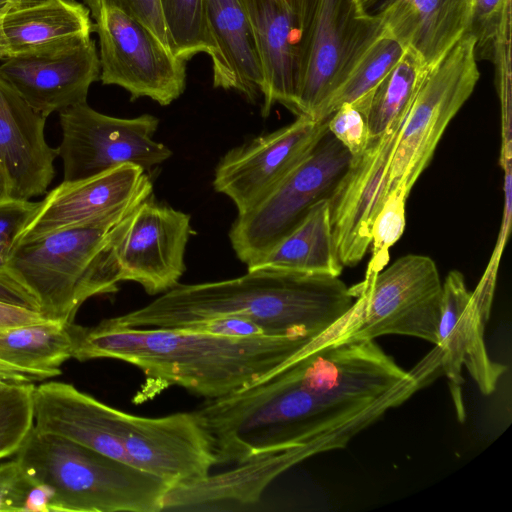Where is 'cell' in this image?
<instances>
[{
	"instance_id": "obj_39",
	"label": "cell",
	"mask_w": 512,
	"mask_h": 512,
	"mask_svg": "<svg viewBox=\"0 0 512 512\" xmlns=\"http://www.w3.org/2000/svg\"><path fill=\"white\" fill-rule=\"evenodd\" d=\"M11 6L12 3H7L5 6L0 7V61H4L10 56L8 41L4 31V17Z\"/></svg>"
},
{
	"instance_id": "obj_7",
	"label": "cell",
	"mask_w": 512,
	"mask_h": 512,
	"mask_svg": "<svg viewBox=\"0 0 512 512\" xmlns=\"http://www.w3.org/2000/svg\"><path fill=\"white\" fill-rule=\"evenodd\" d=\"M350 161V153L327 130L259 204L237 215L229 240L238 259L247 266L260 260L314 204L329 199Z\"/></svg>"
},
{
	"instance_id": "obj_2",
	"label": "cell",
	"mask_w": 512,
	"mask_h": 512,
	"mask_svg": "<svg viewBox=\"0 0 512 512\" xmlns=\"http://www.w3.org/2000/svg\"><path fill=\"white\" fill-rule=\"evenodd\" d=\"M326 332L315 337H236L181 328L125 327L105 319L92 327L78 325L73 358L120 360L136 366L149 381L211 400L272 374Z\"/></svg>"
},
{
	"instance_id": "obj_41",
	"label": "cell",
	"mask_w": 512,
	"mask_h": 512,
	"mask_svg": "<svg viewBox=\"0 0 512 512\" xmlns=\"http://www.w3.org/2000/svg\"><path fill=\"white\" fill-rule=\"evenodd\" d=\"M8 1L14 5H23V4L34 3L37 1H42V0H8Z\"/></svg>"
},
{
	"instance_id": "obj_28",
	"label": "cell",
	"mask_w": 512,
	"mask_h": 512,
	"mask_svg": "<svg viewBox=\"0 0 512 512\" xmlns=\"http://www.w3.org/2000/svg\"><path fill=\"white\" fill-rule=\"evenodd\" d=\"M33 383H0V460L15 455L34 426Z\"/></svg>"
},
{
	"instance_id": "obj_30",
	"label": "cell",
	"mask_w": 512,
	"mask_h": 512,
	"mask_svg": "<svg viewBox=\"0 0 512 512\" xmlns=\"http://www.w3.org/2000/svg\"><path fill=\"white\" fill-rule=\"evenodd\" d=\"M408 196L404 188H394L375 217L371 227V257L365 274H377L388 264L390 248L401 238L405 229Z\"/></svg>"
},
{
	"instance_id": "obj_21",
	"label": "cell",
	"mask_w": 512,
	"mask_h": 512,
	"mask_svg": "<svg viewBox=\"0 0 512 512\" xmlns=\"http://www.w3.org/2000/svg\"><path fill=\"white\" fill-rule=\"evenodd\" d=\"M215 44L213 86L234 90L249 101L261 95L263 77L252 29L241 0H204Z\"/></svg>"
},
{
	"instance_id": "obj_8",
	"label": "cell",
	"mask_w": 512,
	"mask_h": 512,
	"mask_svg": "<svg viewBox=\"0 0 512 512\" xmlns=\"http://www.w3.org/2000/svg\"><path fill=\"white\" fill-rule=\"evenodd\" d=\"M363 307L348 340L405 335L437 343L442 282L428 256L408 254L355 285Z\"/></svg>"
},
{
	"instance_id": "obj_33",
	"label": "cell",
	"mask_w": 512,
	"mask_h": 512,
	"mask_svg": "<svg viewBox=\"0 0 512 512\" xmlns=\"http://www.w3.org/2000/svg\"><path fill=\"white\" fill-rule=\"evenodd\" d=\"M83 4L90 10L92 19L105 6L123 10L144 25L170 50L159 0H83Z\"/></svg>"
},
{
	"instance_id": "obj_4",
	"label": "cell",
	"mask_w": 512,
	"mask_h": 512,
	"mask_svg": "<svg viewBox=\"0 0 512 512\" xmlns=\"http://www.w3.org/2000/svg\"><path fill=\"white\" fill-rule=\"evenodd\" d=\"M15 460L51 490V512H161L170 489L157 476L34 426Z\"/></svg>"
},
{
	"instance_id": "obj_42",
	"label": "cell",
	"mask_w": 512,
	"mask_h": 512,
	"mask_svg": "<svg viewBox=\"0 0 512 512\" xmlns=\"http://www.w3.org/2000/svg\"><path fill=\"white\" fill-rule=\"evenodd\" d=\"M7 3H11L8 0H0V7L5 6Z\"/></svg>"
},
{
	"instance_id": "obj_11",
	"label": "cell",
	"mask_w": 512,
	"mask_h": 512,
	"mask_svg": "<svg viewBox=\"0 0 512 512\" xmlns=\"http://www.w3.org/2000/svg\"><path fill=\"white\" fill-rule=\"evenodd\" d=\"M190 235V215L151 195L111 228L106 252L120 282L162 294L179 284Z\"/></svg>"
},
{
	"instance_id": "obj_29",
	"label": "cell",
	"mask_w": 512,
	"mask_h": 512,
	"mask_svg": "<svg viewBox=\"0 0 512 512\" xmlns=\"http://www.w3.org/2000/svg\"><path fill=\"white\" fill-rule=\"evenodd\" d=\"M467 32L475 38L476 59L493 61L499 47L511 38V0H472Z\"/></svg>"
},
{
	"instance_id": "obj_13",
	"label": "cell",
	"mask_w": 512,
	"mask_h": 512,
	"mask_svg": "<svg viewBox=\"0 0 512 512\" xmlns=\"http://www.w3.org/2000/svg\"><path fill=\"white\" fill-rule=\"evenodd\" d=\"M327 131V120L299 115L292 123L229 150L218 162L213 187L238 214L259 204Z\"/></svg>"
},
{
	"instance_id": "obj_34",
	"label": "cell",
	"mask_w": 512,
	"mask_h": 512,
	"mask_svg": "<svg viewBox=\"0 0 512 512\" xmlns=\"http://www.w3.org/2000/svg\"><path fill=\"white\" fill-rule=\"evenodd\" d=\"M34 482L14 459L0 465V512H24Z\"/></svg>"
},
{
	"instance_id": "obj_16",
	"label": "cell",
	"mask_w": 512,
	"mask_h": 512,
	"mask_svg": "<svg viewBox=\"0 0 512 512\" xmlns=\"http://www.w3.org/2000/svg\"><path fill=\"white\" fill-rule=\"evenodd\" d=\"M0 75L46 118L86 103L100 77V61L91 37H80L13 55L0 65Z\"/></svg>"
},
{
	"instance_id": "obj_19",
	"label": "cell",
	"mask_w": 512,
	"mask_h": 512,
	"mask_svg": "<svg viewBox=\"0 0 512 512\" xmlns=\"http://www.w3.org/2000/svg\"><path fill=\"white\" fill-rule=\"evenodd\" d=\"M45 122L0 75V167L9 197L30 200L42 195L55 176L58 149L46 142Z\"/></svg>"
},
{
	"instance_id": "obj_22",
	"label": "cell",
	"mask_w": 512,
	"mask_h": 512,
	"mask_svg": "<svg viewBox=\"0 0 512 512\" xmlns=\"http://www.w3.org/2000/svg\"><path fill=\"white\" fill-rule=\"evenodd\" d=\"M344 266L334 241L329 199L314 204L303 219L247 270L277 271L339 277Z\"/></svg>"
},
{
	"instance_id": "obj_31",
	"label": "cell",
	"mask_w": 512,
	"mask_h": 512,
	"mask_svg": "<svg viewBox=\"0 0 512 512\" xmlns=\"http://www.w3.org/2000/svg\"><path fill=\"white\" fill-rule=\"evenodd\" d=\"M39 202L7 197L0 199V272H9L10 257Z\"/></svg>"
},
{
	"instance_id": "obj_3",
	"label": "cell",
	"mask_w": 512,
	"mask_h": 512,
	"mask_svg": "<svg viewBox=\"0 0 512 512\" xmlns=\"http://www.w3.org/2000/svg\"><path fill=\"white\" fill-rule=\"evenodd\" d=\"M356 297L339 277L252 269L232 279L178 284L148 304L109 318L120 326L172 328L221 316L258 325L265 335L323 334L353 307Z\"/></svg>"
},
{
	"instance_id": "obj_25",
	"label": "cell",
	"mask_w": 512,
	"mask_h": 512,
	"mask_svg": "<svg viewBox=\"0 0 512 512\" xmlns=\"http://www.w3.org/2000/svg\"><path fill=\"white\" fill-rule=\"evenodd\" d=\"M404 51L405 48L384 28L355 58L312 119L327 120L344 103H352L366 113L373 90L397 64Z\"/></svg>"
},
{
	"instance_id": "obj_10",
	"label": "cell",
	"mask_w": 512,
	"mask_h": 512,
	"mask_svg": "<svg viewBox=\"0 0 512 512\" xmlns=\"http://www.w3.org/2000/svg\"><path fill=\"white\" fill-rule=\"evenodd\" d=\"M59 115L62 140L57 149L64 182L89 178L124 164L148 171L172 155L166 145L153 139L159 124L153 115L118 118L94 110L87 102Z\"/></svg>"
},
{
	"instance_id": "obj_36",
	"label": "cell",
	"mask_w": 512,
	"mask_h": 512,
	"mask_svg": "<svg viewBox=\"0 0 512 512\" xmlns=\"http://www.w3.org/2000/svg\"><path fill=\"white\" fill-rule=\"evenodd\" d=\"M48 320L37 310L0 301V332Z\"/></svg>"
},
{
	"instance_id": "obj_23",
	"label": "cell",
	"mask_w": 512,
	"mask_h": 512,
	"mask_svg": "<svg viewBox=\"0 0 512 512\" xmlns=\"http://www.w3.org/2000/svg\"><path fill=\"white\" fill-rule=\"evenodd\" d=\"M10 56L80 37H91L90 10L76 0L14 5L4 17Z\"/></svg>"
},
{
	"instance_id": "obj_20",
	"label": "cell",
	"mask_w": 512,
	"mask_h": 512,
	"mask_svg": "<svg viewBox=\"0 0 512 512\" xmlns=\"http://www.w3.org/2000/svg\"><path fill=\"white\" fill-rule=\"evenodd\" d=\"M404 48L431 68L468 31L472 0H360Z\"/></svg>"
},
{
	"instance_id": "obj_40",
	"label": "cell",
	"mask_w": 512,
	"mask_h": 512,
	"mask_svg": "<svg viewBox=\"0 0 512 512\" xmlns=\"http://www.w3.org/2000/svg\"><path fill=\"white\" fill-rule=\"evenodd\" d=\"M9 197V189L6 177L0 167V199Z\"/></svg>"
},
{
	"instance_id": "obj_1",
	"label": "cell",
	"mask_w": 512,
	"mask_h": 512,
	"mask_svg": "<svg viewBox=\"0 0 512 512\" xmlns=\"http://www.w3.org/2000/svg\"><path fill=\"white\" fill-rule=\"evenodd\" d=\"M287 364L194 410L210 437L216 465L237 464L281 450L294 451L305 460L343 448L389 409L430 383L428 372L414 367L412 379L376 401H344L310 390L292 375Z\"/></svg>"
},
{
	"instance_id": "obj_35",
	"label": "cell",
	"mask_w": 512,
	"mask_h": 512,
	"mask_svg": "<svg viewBox=\"0 0 512 512\" xmlns=\"http://www.w3.org/2000/svg\"><path fill=\"white\" fill-rule=\"evenodd\" d=\"M172 328L236 337L265 335L263 330L255 323L236 316L203 319Z\"/></svg>"
},
{
	"instance_id": "obj_17",
	"label": "cell",
	"mask_w": 512,
	"mask_h": 512,
	"mask_svg": "<svg viewBox=\"0 0 512 512\" xmlns=\"http://www.w3.org/2000/svg\"><path fill=\"white\" fill-rule=\"evenodd\" d=\"M142 167L124 164L95 176L60 183L39 202L20 240L56 230L121 220L152 195V182Z\"/></svg>"
},
{
	"instance_id": "obj_9",
	"label": "cell",
	"mask_w": 512,
	"mask_h": 512,
	"mask_svg": "<svg viewBox=\"0 0 512 512\" xmlns=\"http://www.w3.org/2000/svg\"><path fill=\"white\" fill-rule=\"evenodd\" d=\"M383 29L360 0H307L295 115L312 118L355 58Z\"/></svg>"
},
{
	"instance_id": "obj_5",
	"label": "cell",
	"mask_w": 512,
	"mask_h": 512,
	"mask_svg": "<svg viewBox=\"0 0 512 512\" xmlns=\"http://www.w3.org/2000/svg\"><path fill=\"white\" fill-rule=\"evenodd\" d=\"M117 222L68 227L17 243L8 271L47 319L73 322L86 300L118 290L105 250Z\"/></svg>"
},
{
	"instance_id": "obj_18",
	"label": "cell",
	"mask_w": 512,
	"mask_h": 512,
	"mask_svg": "<svg viewBox=\"0 0 512 512\" xmlns=\"http://www.w3.org/2000/svg\"><path fill=\"white\" fill-rule=\"evenodd\" d=\"M259 58L261 114L278 103L296 114V93L307 0H241Z\"/></svg>"
},
{
	"instance_id": "obj_15",
	"label": "cell",
	"mask_w": 512,
	"mask_h": 512,
	"mask_svg": "<svg viewBox=\"0 0 512 512\" xmlns=\"http://www.w3.org/2000/svg\"><path fill=\"white\" fill-rule=\"evenodd\" d=\"M405 118V117H404ZM404 118L370 138L329 197L331 229L343 266L357 265L366 255L372 223L389 193V165Z\"/></svg>"
},
{
	"instance_id": "obj_12",
	"label": "cell",
	"mask_w": 512,
	"mask_h": 512,
	"mask_svg": "<svg viewBox=\"0 0 512 512\" xmlns=\"http://www.w3.org/2000/svg\"><path fill=\"white\" fill-rule=\"evenodd\" d=\"M94 20L99 79L104 85L125 89L131 101L147 97L161 106L182 95L187 61L173 55L144 25L117 7L101 8Z\"/></svg>"
},
{
	"instance_id": "obj_27",
	"label": "cell",
	"mask_w": 512,
	"mask_h": 512,
	"mask_svg": "<svg viewBox=\"0 0 512 512\" xmlns=\"http://www.w3.org/2000/svg\"><path fill=\"white\" fill-rule=\"evenodd\" d=\"M173 55L185 61L198 53L215 54L204 0H159Z\"/></svg>"
},
{
	"instance_id": "obj_14",
	"label": "cell",
	"mask_w": 512,
	"mask_h": 512,
	"mask_svg": "<svg viewBox=\"0 0 512 512\" xmlns=\"http://www.w3.org/2000/svg\"><path fill=\"white\" fill-rule=\"evenodd\" d=\"M491 304L480 300L467 289L463 274L448 273L442 283L441 313L435 349L440 368L449 381V389L457 418L464 422L462 368L474 379L480 392L490 395L506 371V366L494 362L488 355L484 330Z\"/></svg>"
},
{
	"instance_id": "obj_43",
	"label": "cell",
	"mask_w": 512,
	"mask_h": 512,
	"mask_svg": "<svg viewBox=\"0 0 512 512\" xmlns=\"http://www.w3.org/2000/svg\"><path fill=\"white\" fill-rule=\"evenodd\" d=\"M3 382H4V381H1V380H0V383H3ZM7 383H8V382H7Z\"/></svg>"
},
{
	"instance_id": "obj_26",
	"label": "cell",
	"mask_w": 512,
	"mask_h": 512,
	"mask_svg": "<svg viewBox=\"0 0 512 512\" xmlns=\"http://www.w3.org/2000/svg\"><path fill=\"white\" fill-rule=\"evenodd\" d=\"M428 69L414 50L405 48L400 60L370 96L366 111L370 138L406 116Z\"/></svg>"
},
{
	"instance_id": "obj_24",
	"label": "cell",
	"mask_w": 512,
	"mask_h": 512,
	"mask_svg": "<svg viewBox=\"0 0 512 512\" xmlns=\"http://www.w3.org/2000/svg\"><path fill=\"white\" fill-rule=\"evenodd\" d=\"M78 325L45 320L0 332V361L45 380L73 358Z\"/></svg>"
},
{
	"instance_id": "obj_32",
	"label": "cell",
	"mask_w": 512,
	"mask_h": 512,
	"mask_svg": "<svg viewBox=\"0 0 512 512\" xmlns=\"http://www.w3.org/2000/svg\"><path fill=\"white\" fill-rule=\"evenodd\" d=\"M327 130L350 153L359 156L370 141V133L364 113L352 103H344L327 119Z\"/></svg>"
},
{
	"instance_id": "obj_38",
	"label": "cell",
	"mask_w": 512,
	"mask_h": 512,
	"mask_svg": "<svg viewBox=\"0 0 512 512\" xmlns=\"http://www.w3.org/2000/svg\"><path fill=\"white\" fill-rule=\"evenodd\" d=\"M0 380L8 383H33L35 381H42L40 377L22 371L2 361H0Z\"/></svg>"
},
{
	"instance_id": "obj_6",
	"label": "cell",
	"mask_w": 512,
	"mask_h": 512,
	"mask_svg": "<svg viewBox=\"0 0 512 512\" xmlns=\"http://www.w3.org/2000/svg\"><path fill=\"white\" fill-rule=\"evenodd\" d=\"M475 38L466 32L428 69L399 129L389 165L390 192L410 193L447 126L471 96L480 72ZM390 194V193H389Z\"/></svg>"
},
{
	"instance_id": "obj_37",
	"label": "cell",
	"mask_w": 512,
	"mask_h": 512,
	"mask_svg": "<svg viewBox=\"0 0 512 512\" xmlns=\"http://www.w3.org/2000/svg\"><path fill=\"white\" fill-rule=\"evenodd\" d=\"M0 301L39 311L34 297L10 272H0Z\"/></svg>"
}]
</instances>
